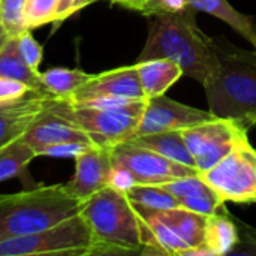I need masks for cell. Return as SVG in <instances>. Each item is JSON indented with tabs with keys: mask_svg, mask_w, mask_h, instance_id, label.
<instances>
[{
	"mask_svg": "<svg viewBox=\"0 0 256 256\" xmlns=\"http://www.w3.org/2000/svg\"><path fill=\"white\" fill-rule=\"evenodd\" d=\"M150 58L176 62L183 75L194 78L202 87L219 68L214 40L198 27L192 6L180 12H159L150 16L148 36L136 62Z\"/></svg>",
	"mask_w": 256,
	"mask_h": 256,
	"instance_id": "6da1fadb",
	"label": "cell"
},
{
	"mask_svg": "<svg viewBox=\"0 0 256 256\" xmlns=\"http://www.w3.org/2000/svg\"><path fill=\"white\" fill-rule=\"evenodd\" d=\"M32 92H34L32 87L18 80L0 76V105L16 102L30 94Z\"/></svg>",
	"mask_w": 256,
	"mask_h": 256,
	"instance_id": "83f0119b",
	"label": "cell"
},
{
	"mask_svg": "<svg viewBox=\"0 0 256 256\" xmlns=\"http://www.w3.org/2000/svg\"><path fill=\"white\" fill-rule=\"evenodd\" d=\"M28 0H0V16L4 32L9 36H18L26 28V6Z\"/></svg>",
	"mask_w": 256,
	"mask_h": 256,
	"instance_id": "d4e9b609",
	"label": "cell"
},
{
	"mask_svg": "<svg viewBox=\"0 0 256 256\" xmlns=\"http://www.w3.org/2000/svg\"><path fill=\"white\" fill-rule=\"evenodd\" d=\"M39 74L40 72H36L27 66V63L21 58L18 52L15 36H9V39L0 50V76L18 80L32 87L34 92L46 93L42 87Z\"/></svg>",
	"mask_w": 256,
	"mask_h": 256,
	"instance_id": "44dd1931",
	"label": "cell"
},
{
	"mask_svg": "<svg viewBox=\"0 0 256 256\" xmlns=\"http://www.w3.org/2000/svg\"><path fill=\"white\" fill-rule=\"evenodd\" d=\"M213 40L219 68L204 86L208 110L250 129L256 124V50H243L225 38Z\"/></svg>",
	"mask_w": 256,
	"mask_h": 256,
	"instance_id": "7a4b0ae2",
	"label": "cell"
},
{
	"mask_svg": "<svg viewBox=\"0 0 256 256\" xmlns=\"http://www.w3.org/2000/svg\"><path fill=\"white\" fill-rule=\"evenodd\" d=\"M110 2H112L114 4L123 6L126 9L136 10L140 14H144V10L147 8V3H148V0H110Z\"/></svg>",
	"mask_w": 256,
	"mask_h": 256,
	"instance_id": "d6a6232c",
	"label": "cell"
},
{
	"mask_svg": "<svg viewBox=\"0 0 256 256\" xmlns=\"http://www.w3.org/2000/svg\"><path fill=\"white\" fill-rule=\"evenodd\" d=\"M40 255H93V238L86 219L78 213L51 228L0 242V256Z\"/></svg>",
	"mask_w": 256,
	"mask_h": 256,
	"instance_id": "5b68a950",
	"label": "cell"
},
{
	"mask_svg": "<svg viewBox=\"0 0 256 256\" xmlns=\"http://www.w3.org/2000/svg\"><path fill=\"white\" fill-rule=\"evenodd\" d=\"M84 201L66 184L38 186L0 200V242L51 228L80 213Z\"/></svg>",
	"mask_w": 256,
	"mask_h": 256,
	"instance_id": "277c9868",
	"label": "cell"
},
{
	"mask_svg": "<svg viewBox=\"0 0 256 256\" xmlns=\"http://www.w3.org/2000/svg\"><path fill=\"white\" fill-rule=\"evenodd\" d=\"M15 39H16V48H18L21 58L27 63L28 68L39 72V64L44 57V48L34 39V36L32 34V30L21 32L18 36H15Z\"/></svg>",
	"mask_w": 256,
	"mask_h": 256,
	"instance_id": "4316f807",
	"label": "cell"
},
{
	"mask_svg": "<svg viewBox=\"0 0 256 256\" xmlns=\"http://www.w3.org/2000/svg\"><path fill=\"white\" fill-rule=\"evenodd\" d=\"M150 2H152V0H148V3H147V8H148V4H150ZM147 8H146V10H147ZM146 10H144V14H146ZM144 14H142V15H144Z\"/></svg>",
	"mask_w": 256,
	"mask_h": 256,
	"instance_id": "8d00e7d4",
	"label": "cell"
},
{
	"mask_svg": "<svg viewBox=\"0 0 256 256\" xmlns=\"http://www.w3.org/2000/svg\"><path fill=\"white\" fill-rule=\"evenodd\" d=\"M146 98L160 96L183 76L182 68L170 58H150L135 63Z\"/></svg>",
	"mask_w": 256,
	"mask_h": 256,
	"instance_id": "e0dca14e",
	"label": "cell"
},
{
	"mask_svg": "<svg viewBox=\"0 0 256 256\" xmlns=\"http://www.w3.org/2000/svg\"><path fill=\"white\" fill-rule=\"evenodd\" d=\"M126 195L135 208L170 210L180 207L177 200L168 190L156 184H135L126 192Z\"/></svg>",
	"mask_w": 256,
	"mask_h": 256,
	"instance_id": "cb8c5ba5",
	"label": "cell"
},
{
	"mask_svg": "<svg viewBox=\"0 0 256 256\" xmlns=\"http://www.w3.org/2000/svg\"><path fill=\"white\" fill-rule=\"evenodd\" d=\"M2 198H3V195H0V200H2Z\"/></svg>",
	"mask_w": 256,
	"mask_h": 256,
	"instance_id": "74e56055",
	"label": "cell"
},
{
	"mask_svg": "<svg viewBox=\"0 0 256 256\" xmlns=\"http://www.w3.org/2000/svg\"><path fill=\"white\" fill-rule=\"evenodd\" d=\"M242 230H243V234L246 237V242L249 243V246L256 252V230L249 226V225H244V224H240Z\"/></svg>",
	"mask_w": 256,
	"mask_h": 256,
	"instance_id": "836d02e7",
	"label": "cell"
},
{
	"mask_svg": "<svg viewBox=\"0 0 256 256\" xmlns=\"http://www.w3.org/2000/svg\"><path fill=\"white\" fill-rule=\"evenodd\" d=\"M93 144H86V142H62V144H54L48 146L40 150L39 156H48V158H76L80 153L92 147Z\"/></svg>",
	"mask_w": 256,
	"mask_h": 256,
	"instance_id": "f1b7e54d",
	"label": "cell"
},
{
	"mask_svg": "<svg viewBox=\"0 0 256 256\" xmlns=\"http://www.w3.org/2000/svg\"><path fill=\"white\" fill-rule=\"evenodd\" d=\"M80 214L90 228L93 255L141 254L144 220L124 192L106 186L84 201Z\"/></svg>",
	"mask_w": 256,
	"mask_h": 256,
	"instance_id": "3957f363",
	"label": "cell"
},
{
	"mask_svg": "<svg viewBox=\"0 0 256 256\" xmlns=\"http://www.w3.org/2000/svg\"><path fill=\"white\" fill-rule=\"evenodd\" d=\"M111 158L112 165L126 168L136 184L160 186L182 177L200 174L194 166L174 162L150 148L140 147L129 141L114 146L111 148Z\"/></svg>",
	"mask_w": 256,
	"mask_h": 256,
	"instance_id": "9c48e42d",
	"label": "cell"
},
{
	"mask_svg": "<svg viewBox=\"0 0 256 256\" xmlns=\"http://www.w3.org/2000/svg\"><path fill=\"white\" fill-rule=\"evenodd\" d=\"M52 94L32 92L26 98L0 105V148L24 135L28 126L45 110Z\"/></svg>",
	"mask_w": 256,
	"mask_h": 256,
	"instance_id": "9a60e30c",
	"label": "cell"
},
{
	"mask_svg": "<svg viewBox=\"0 0 256 256\" xmlns=\"http://www.w3.org/2000/svg\"><path fill=\"white\" fill-rule=\"evenodd\" d=\"M22 140L39 158L42 148L62 142L93 144L90 136L70 117L69 100L52 96L45 110L24 132ZM94 146V144H93Z\"/></svg>",
	"mask_w": 256,
	"mask_h": 256,
	"instance_id": "30bf717a",
	"label": "cell"
},
{
	"mask_svg": "<svg viewBox=\"0 0 256 256\" xmlns=\"http://www.w3.org/2000/svg\"><path fill=\"white\" fill-rule=\"evenodd\" d=\"M186 246V250L204 246L207 218L183 207L170 210H152ZM184 255V254H183Z\"/></svg>",
	"mask_w": 256,
	"mask_h": 256,
	"instance_id": "2e32d148",
	"label": "cell"
},
{
	"mask_svg": "<svg viewBox=\"0 0 256 256\" xmlns=\"http://www.w3.org/2000/svg\"><path fill=\"white\" fill-rule=\"evenodd\" d=\"M9 39V34L6 33V32H3V33H0V50H2V46L6 44V40Z\"/></svg>",
	"mask_w": 256,
	"mask_h": 256,
	"instance_id": "e575fe53",
	"label": "cell"
},
{
	"mask_svg": "<svg viewBox=\"0 0 256 256\" xmlns=\"http://www.w3.org/2000/svg\"><path fill=\"white\" fill-rule=\"evenodd\" d=\"M112 166L111 148L92 146L75 158V174L66 186L78 200L87 201L110 186Z\"/></svg>",
	"mask_w": 256,
	"mask_h": 256,
	"instance_id": "4fadbf2b",
	"label": "cell"
},
{
	"mask_svg": "<svg viewBox=\"0 0 256 256\" xmlns=\"http://www.w3.org/2000/svg\"><path fill=\"white\" fill-rule=\"evenodd\" d=\"M34 158H38V154L22 136L0 148V182L22 177Z\"/></svg>",
	"mask_w": 256,
	"mask_h": 256,
	"instance_id": "603a6c76",
	"label": "cell"
},
{
	"mask_svg": "<svg viewBox=\"0 0 256 256\" xmlns=\"http://www.w3.org/2000/svg\"><path fill=\"white\" fill-rule=\"evenodd\" d=\"M136 183L132 177V174L123 168V166H118V165H114L112 166V172H111V178H110V186L122 190V192H128L130 188H134Z\"/></svg>",
	"mask_w": 256,
	"mask_h": 256,
	"instance_id": "1f68e13d",
	"label": "cell"
},
{
	"mask_svg": "<svg viewBox=\"0 0 256 256\" xmlns=\"http://www.w3.org/2000/svg\"><path fill=\"white\" fill-rule=\"evenodd\" d=\"M188 6H189L188 0H152L144 15L152 16L159 12H180Z\"/></svg>",
	"mask_w": 256,
	"mask_h": 256,
	"instance_id": "4dcf8cb0",
	"label": "cell"
},
{
	"mask_svg": "<svg viewBox=\"0 0 256 256\" xmlns=\"http://www.w3.org/2000/svg\"><path fill=\"white\" fill-rule=\"evenodd\" d=\"M248 130L237 120L216 117L183 129L182 134L201 174L219 164L238 144L248 141Z\"/></svg>",
	"mask_w": 256,
	"mask_h": 256,
	"instance_id": "ba28073f",
	"label": "cell"
},
{
	"mask_svg": "<svg viewBox=\"0 0 256 256\" xmlns=\"http://www.w3.org/2000/svg\"><path fill=\"white\" fill-rule=\"evenodd\" d=\"M213 118H216V116L212 114L210 110L204 111L200 108H194L172 100L165 94L153 96L147 99L134 138L168 130H183Z\"/></svg>",
	"mask_w": 256,
	"mask_h": 256,
	"instance_id": "8fae6325",
	"label": "cell"
},
{
	"mask_svg": "<svg viewBox=\"0 0 256 256\" xmlns=\"http://www.w3.org/2000/svg\"><path fill=\"white\" fill-rule=\"evenodd\" d=\"M160 186L177 200L180 207L186 210L204 216L230 214V212L225 207V201L201 177V174L182 177Z\"/></svg>",
	"mask_w": 256,
	"mask_h": 256,
	"instance_id": "5bb4252c",
	"label": "cell"
},
{
	"mask_svg": "<svg viewBox=\"0 0 256 256\" xmlns=\"http://www.w3.org/2000/svg\"><path fill=\"white\" fill-rule=\"evenodd\" d=\"M201 177L225 202L256 204V148L243 141Z\"/></svg>",
	"mask_w": 256,
	"mask_h": 256,
	"instance_id": "52a82bcc",
	"label": "cell"
},
{
	"mask_svg": "<svg viewBox=\"0 0 256 256\" xmlns=\"http://www.w3.org/2000/svg\"><path fill=\"white\" fill-rule=\"evenodd\" d=\"M146 104L147 99L114 106H88L69 102V112L76 124L86 130L94 146L112 148L114 146L134 138Z\"/></svg>",
	"mask_w": 256,
	"mask_h": 256,
	"instance_id": "8992f818",
	"label": "cell"
},
{
	"mask_svg": "<svg viewBox=\"0 0 256 256\" xmlns=\"http://www.w3.org/2000/svg\"><path fill=\"white\" fill-rule=\"evenodd\" d=\"M129 142L136 144L140 147L150 148V150H153V152H156V153L162 154L164 158L171 159L174 162L196 168L195 160H194V158H192V154L186 146V141L183 138L182 130H168V132L135 136V138H130Z\"/></svg>",
	"mask_w": 256,
	"mask_h": 256,
	"instance_id": "ac0fdd59",
	"label": "cell"
},
{
	"mask_svg": "<svg viewBox=\"0 0 256 256\" xmlns=\"http://www.w3.org/2000/svg\"><path fill=\"white\" fill-rule=\"evenodd\" d=\"M60 0H28L26 6V28L33 30L48 22H54Z\"/></svg>",
	"mask_w": 256,
	"mask_h": 256,
	"instance_id": "484cf974",
	"label": "cell"
},
{
	"mask_svg": "<svg viewBox=\"0 0 256 256\" xmlns=\"http://www.w3.org/2000/svg\"><path fill=\"white\" fill-rule=\"evenodd\" d=\"M195 10L207 12L226 24L250 42L256 50V22L254 16L238 12L228 0H188Z\"/></svg>",
	"mask_w": 256,
	"mask_h": 256,
	"instance_id": "d6986e66",
	"label": "cell"
},
{
	"mask_svg": "<svg viewBox=\"0 0 256 256\" xmlns=\"http://www.w3.org/2000/svg\"><path fill=\"white\" fill-rule=\"evenodd\" d=\"M236 222L231 214H213L207 218L204 246L213 256H224L231 254L238 244L240 236Z\"/></svg>",
	"mask_w": 256,
	"mask_h": 256,
	"instance_id": "ffe728a7",
	"label": "cell"
},
{
	"mask_svg": "<svg viewBox=\"0 0 256 256\" xmlns=\"http://www.w3.org/2000/svg\"><path fill=\"white\" fill-rule=\"evenodd\" d=\"M4 28H3V24H2V16H0V33H3Z\"/></svg>",
	"mask_w": 256,
	"mask_h": 256,
	"instance_id": "d590c367",
	"label": "cell"
},
{
	"mask_svg": "<svg viewBox=\"0 0 256 256\" xmlns=\"http://www.w3.org/2000/svg\"><path fill=\"white\" fill-rule=\"evenodd\" d=\"M98 0H60L58 6H57V14H56V20H54V26L62 24L64 20H68L69 16L75 15L78 10L87 8L88 4H93Z\"/></svg>",
	"mask_w": 256,
	"mask_h": 256,
	"instance_id": "f546056e",
	"label": "cell"
},
{
	"mask_svg": "<svg viewBox=\"0 0 256 256\" xmlns=\"http://www.w3.org/2000/svg\"><path fill=\"white\" fill-rule=\"evenodd\" d=\"M96 99H147L140 82L136 66L129 64L100 74H93L92 78L68 100L70 104H84Z\"/></svg>",
	"mask_w": 256,
	"mask_h": 256,
	"instance_id": "7c38bea8",
	"label": "cell"
},
{
	"mask_svg": "<svg viewBox=\"0 0 256 256\" xmlns=\"http://www.w3.org/2000/svg\"><path fill=\"white\" fill-rule=\"evenodd\" d=\"M92 75L93 74H87L81 69L51 68L45 72H40L39 78L46 93L56 98L70 99L75 92L92 78Z\"/></svg>",
	"mask_w": 256,
	"mask_h": 256,
	"instance_id": "7402d4cb",
	"label": "cell"
}]
</instances>
